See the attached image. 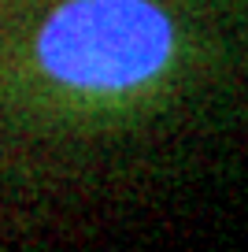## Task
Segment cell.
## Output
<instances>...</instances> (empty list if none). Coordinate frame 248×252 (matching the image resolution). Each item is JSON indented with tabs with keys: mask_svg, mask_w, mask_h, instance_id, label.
I'll use <instances>...</instances> for the list:
<instances>
[{
	"mask_svg": "<svg viewBox=\"0 0 248 252\" xmlns=\"http://www.w3.org/2000/svg\"><path fill=\"white\" fill-rule=\"evenodd\" d=\"M45 71L86 89H126L171 56V26L145 0H70L41 30Z\"/></svg>",
	"mask_w": 248,
	"mask_h": 252,
	"instance_id": "cell-1",
	"label": "cell"
}]
</instances>
